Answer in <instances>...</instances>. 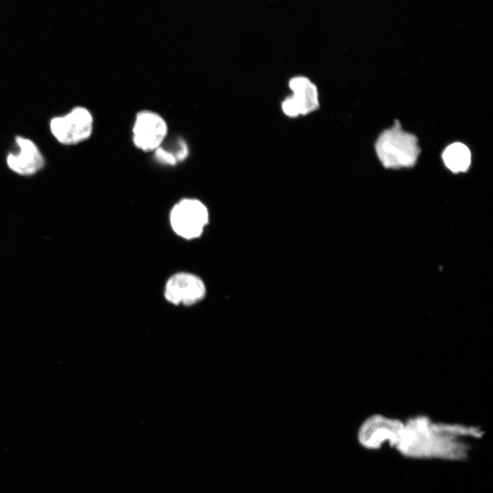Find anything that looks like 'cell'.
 Listing matches in <instances>:
<instances>
[{"instance_id": "obj_1", "label": "cell", "mask_w": 493, "mask_h": 493, "mask_svg": "<svg viewBox=\"0 0 493 493\" xmlns=\"http://www.w3.org/2000/svg\"><path fill=\"white\" fill-rule=\"evenodd\" d=\"M479 427L460 423L437 422L427 416L417 415L404 421L395 449L412 459L451 462L466 460L470 453V439L481 438Z\"/></svg>"}, {"instance_id": "obj_2", "label": "cell", "mask_w": 493, "mask_h": 493, "mask_svg": "<svg viewBox=\"0 0 493 493\" xmlns=\"http://www.w3.org/2000/svg\"><path fill=\"white\" fill-rule=\"evenodd\" d=\"M378 158L387 168H409L415 165L420 149L415 135L402 129L400 123L384 130L375 143Z\"/></svg>"}, {"instance_id": "obj_3", "label": "cell", "mask_w": 493, "mask_h": 493, "mask_svg": "<svg viewBox=\"0 0 493 493\" xmlns=\"http://www.w3.org/2000/svg\"><path fill=\"white\" fill-rule=\"evenodd\" d=\"M404 421L380 414L368 416L357 431L359 444L367 450H379L388 444L395 448L403 429Z\"/></svg>"}, {"instance_id": "obj_4", "label": "cell", "mask_w": 493, "mask_h": 493, "mask_svg": "<svg viewBox=\"0 0 493 493\" xmlns=\"http://www.w3.org/2000/svg\"><path fill=\"white\" fill-rule=\"evenodd\" d=\"M93 127L92 113L82 106H76L65 115L55 116L50 121L51 134L64 145H75L88 140Z\"/></svg>"}, {"instance_id": "obj_5", "label": "cell", "mask_w": 493, "mask_h": 493, "mask_svg": "<svg viewBox=\"0 0 493 493\" xmlns=\"http://www.w3.org/2000/svg\"><path fill=\"white\" fill-rule=\"evenodd\" d=\"M131 131L134 146L143 152L153 153L166 141L168 128L159 113L143 110L135 116Z\"/></svg>"}, {"instance_id": "obj_6", "label": "cell", "mask_w": 493, "mask_h": 493, "mask_svg": "<svg viewBox=\"0 0 493 493\" xmlns=\"http://www.w3.org/2000/svg\"><path fill=\"white\" fill-rule=\"evenodd\" d=\"M208 220L207 207L194 199H182L173 207L170 215L173 229L186 239L200 236Z\"/></svg>"}, {"instance_id": "obj_7", "label": "cell", "mask_w": 493, "mask_h": 493, "mask_svg": "<svg viewBox=\"0 0 493 493\" xmlns=\"http://www.w3.org/2000/svg\"><path fill=\"white\" fill-rule=\"evenodd\" d=\"M205 294V286L197 276L188 273L173 275L167 281L164 296L175 305H192L201 301Z\"/></svg>"}, {"instance_id": "obj_8", "label": "cell", "mask_w": 493, "mask_h": 493, "mask_svg": "<svg viewBox=\"0 0 493 493\" xmlns=\"http://www.w3.org/2000/svg\"><path fill=\"white\" fill-rule=\"evenodd\" d=\"M15 141L19 151L8 155V167L21 175H31L41 170L45 165V159L36 144L21 136H16Z\"/></svg>"}, {"instance_id": "obj_9", "label": "cell", "mask_w": 493, "mask_h": 493, "mask_svg": "<svg viewBox=\"0 0 493 493\" xmlns=\"http://www.w3.org/2000/svg\"><path fill=\"white\" fill-rule=\"evenodd\" d=\"M289 87L293 92L291 96L297 104L300 115L311 113L318 108L317 88L307 77H292L289 81Z\"/></svg>"}, {"instance_id": "obj_10", "label": "cell", "mask_w": 493, "mask_h": 493, "mask_svg": "<svg viewBox=\"0 0 493 493\" xmlns=\"http://www.w3.org/2000/svg\"><path fill=\"white\" fill-rule=\"evenodd\" d=\"M153 153L155 159L160 164L175 166L186 160L189 155L186 142L179 138L170 144L164 142Z\"/></svg>"}, {"instance_id": "obj_11", "label": "cell", "mask_w": 493, "mask_h": 493, "mask_svg": "<svg viewBox=\"0 0 493 493\" xmlns=\"http://www.w3.org/2000/svg\"><path fill=\"white\" fill-rule=\"evenodd\" d=\"M442 159L446 166L452 172H466L470 165L471 153L465 144L455 142L445 149Z\"/></svg>"}, {"instance_id": "obj_12", "label": "cell", "mask_w": 493, "mask_h": 493, "mask_svg": "<svg viewBox=\"0 0 493 493\" xmlns=\"http://www.w3.org/2000/svg\"><path fill=\"white\" fill-rule=\"evenodd\" d=\"M282 110L286 115L290 117H296L300 115L299 110L292 96L285 99L282 103Z\"/></svg>"}]
</instances>
